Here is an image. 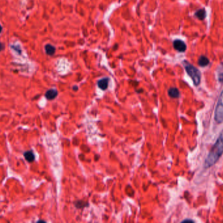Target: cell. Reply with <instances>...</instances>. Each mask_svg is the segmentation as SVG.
Masks as SVG:
<instances>
[{"instance_id": "obj_8", "label": "cell", "mask_w": 223, "mask_h": 223, "mask_svg": "<svg viewBox=\"0 0 223 223\" xmlns=\"http://www.w3.org/2000/svg\"><path fill=\"white\" fill-rule=\"evenodd\" d=\"M168 95L172 98H177L179 96V92L176 88H170L168 91Z\"/></svg>"}, {"instance_id": "obj_2", "label": "cell", "mask_w": 223, "mask_h": 223, "mask_svg": "<svg viewBox=\"0 0 223 223\" xmlns=\"http://www.w3.org/2000/svg\"><path fill=\"white\" fill-rule=\"evenodd\" d=\"M184 65L186 71L190 77L192 79L193 83L195 86H198L200 83L201 79V75L200 72L199 71L197 68H196L195 66L191 65L187 62H184Z\"/></svg>"}, {"instance_id": "obj_16", "label": "cell", "mask_w": 223, "mask_h": 223, "mask_svg": "<svg viewBox=\"0 0 223 223\" xmlns=\"http://www.w3.org/2000/svg\"><path fill=\"white\" fill-rule=\"evenodd\" d=\"M1 31H2V27H1V26L0 25V33L1 32Z\"/></svg>"}, {"instance_id": "obj_6", "label": "cell", "mask_w": 223, "mask_h": 223, "mask_svg": "<svg viewBox=\"0 0 223 223\" xmlns=\"http://www.w3.org/2000/svg\"><path fill=\"white\" fill-rule=\"evenodd\" d=\"M58 95V92L55 89H50L47 90L46 94H45V97L46 98L47 100H52L55 99Z\"/></svg>"}, {"instance_id": "obj_12", "label": "cell", "mask_w": 223, "mask_h": 223, "mask_svg": "<svg viewBox=\"0 0 223 223\" xmlns=\"http://www.w3.org/2000/svg\"><path fill=\"white\" fill-rule=\"evenodd\" d=\"M24 157L29 162H32L35 160V155L32 151H26L24 153Z\"/></svg>"}, {"instance_id": "obj_7", "label": "cell", "mask_w": 223, "mask_h": 223, "mask_svg": "<svg viewBox=\"0 0 223 223\" xmlns=\"http://www.w3.org/2000/svg\"><path fill=\"white\" fill-rule=\"evenodd\" d=\"M44 49H45V51H46V53L48 55L52 56L55 54V47L53 46V45L50 44H47L45 45Z\"/></svg>"}, {"instance_id": "obj_13", "label": "cell", "mask_w": 223, "mask_h": 223, "mask_svg": "<svg viewBox=\"0 0 223 223\" xmlns=\"http://www.w3.org/2000/svg\"><path fill=\"white\" fill-rule=\"evenodd\" d=\"M4 48H5L4 45L0 43V51H1V50H3V49H4Z\"/></svg>"}, {"instance_id": "obj_5", "label": "cell", "mask_w": 223, "mask_h": 223, "mask_svg": "<svg viewBox=\"0 0 223 223\" xmlns=\"http://www.w3.org/2000/svg\"><path fill=\"white\" fill-rule=\"evenodd\" d=\"M110 79L108 77H105L100 79L97 81V86L102 90H105L108 89V84H109Z\"/></svg>"}, {"instance_id": "obj_15", "label": "cell", "mask_w": 223, "mask_h": 223, "mask_svg": "<svg viewBox=\"0 0 223 223\" xmlns=\"http://www.w3.org/2000/svg\"><path fill=\"white\" fill-rule=\"evenodd\" d=\"M73 90H78V88H77V86H74L73 87Z\"/></svg>"}, {"instance_id": "obj_10", "label": "cell", "mask_w": 223, "mask_h": 223, "mask_svg": "<svg viewBox=\"0 0 223 223\" xmlns=\"http://www.w3.org/2000/svg\"><path fill=\"white\" fill-rule=\"evenodd\" d=\"M195 16H196V17L198 18L199 20H204L206 17V12L205 9H199L198 10H197V11L196 12Z\"/></svg>"}, {"instance_id": "obj_11", "label": "cell", "mask_w": 223, "mask_h": 223, "mask_svg": "<svg viewBox=\"0 0 223 223\" xmlns=\"http://www.w3.org/2000/svg\"><path fill=\"white\" fill-rule=\"evenodd\" d=\"M74 206L77 209H83L86 208V207H88L89 203L83 200H78L74 202Z\"/></svg>"}, {"instance_id": "obj_3", "label": "cell", "mask_w": 223, "mask_h": 223, "mask_svg": "<svg viewBox=\"0 0 223 223\" xmlns=\"http://www.w3.org/2000/svg\"><path fill=\"white\" fill-rule=\"evenodd\" d=\"M215 119L217 123H223V90L216 106L215 111Z\"/></svg>"}, {"instance_id": "obj_4", "label": "cell", "mask_w": 223, "mask_h": 223, "mask_svg": "<svg viewBox=\"0 0 223 223\" xmlns=\"http://www.w3.org/2000/svg\"><path fill=\"white\" fill-rule=\"evenodd\" d=\"M174 47L176 50L181 52H185L187 49V45L184 41L180 40V39H176L174 41Z\"/></svg>"}, {"instance_id": "obj_9", "label": "cell", "mask_w": 223, "mask_h": 223, "mask_svg": "<svg viewBox=\"0 0 223 223\" xmlns=\"http://www.w3.org/2000/svg\"><path fill=\"white\" fill-rule=\"evenodd\" d=\"M198 65L201 66V67H205V66H208L209 63V61L208 58L205 56H202L198 59Z\"/></svg>"}, {"instance_id": "obj_1", "label": "cell", "mask_w": 223, "mask_h": 223, "mask_svg": "<svg viewBox=\"0 0 223 223\" xmlns=\"http://www.w3.org/2000/svg\"><path fill=\"white\" fill-rule=\"evenodd\" d=\"M223 154V134L220 135L216 143L209 151L205 160L204 166L206 168H210L215 164Z\"/></svg>"}, {"instance_id": "obj_14", "label": "cell", "mask_w": 223, "mask_h": 223, "mask_svg": "<svg viewBox=\"0 0 223 223\" xmlns=\"http://www.w3.org/2000/svg\"><path fill=\"white\" fill-rule=\"evenodd\" d=\"M183 222H193V221H191V220H185V221H184Z\"/></svg>"}]
</instances>
